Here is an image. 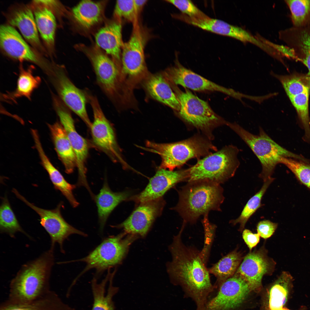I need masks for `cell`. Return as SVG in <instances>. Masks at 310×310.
Masks as SVG:
<instances>
[{
	"label": "cell",
	"mask_w": 310,
	"mask_h": 310,
	"mask_svg": "<svg viewBox=\"0 0 310 310\" xmlns=\"http://www.w3.org/2000/svg\"><path fill=\"white\" fill-rule=\"evenodd\" d=\"M185 226L183 224L169 246L172 259L167 264V271L172 280L182 286L194 299L197 310H206V299L214 286L200 251L186 245L182 241Z\"/></svg>",
	"instance_id": "obj_1"
},
{
	"label": "cell",
	"mask_w": 310,
	"mask_h": 310,
	"mask_svg": "<svg viewBox=\"0 0 310 310\" xmlns=\"http://www.w3.org/2000/svg\"><path fill=\"white\" fill-rule=\"evenodd\" d=\"M53 250L24 265L12 280L8 301L23 304L40 298L50 290L49 279L54 264Z\"/></svg>",
	"instance_id": "obj_2"
},
{
	"label": "cell",
	"mask_w": 310,
	"mask_h": 310,
	"mask_svg": "<svg viewBox=\"0 0 310 310\" xmlns=\"http://www.w3.org/2000/svg\"><path fill=\"white\" fill-rule=\"evenodd\" d=\"M220 184L206 180L188 182L179 192V200L172 209L178 212L183 222L193 224L202 215L211 210L220 211L224 197Z\"/></svg>",
	"instance_id": "obj_3"
},
{
	"label": "cell",
	"mask_w": 310,
	"mask_h": 310,
	"mask_svg": "<svg viewBox=\"0 0 310 310\" xmlns=\"http://www.w3.org/2000/svg\"><path fill=\"white\" fill-rule=\"evenodd\" d=\"M248 146L260 161L262 166L259 177L264 181L271 178L276 165L282 157L294 158L305 162L309 159L281 146L260 128L258 135L250 133L236 123L227 124Z\"/></svg>",
	"instance_id": "obj_4"
},
{
	"label": "cell",
	"mask_w": 310,
	"mask_h": 310,
	"mask_svg": "<svg viewBox=\"0 0 310 310\" xmlns=\"http://www.w3.org/2000/svg\"><path fill=\"white\" fill-rule=\"evenodd\" d=\"M238 148L229 145L198 160L194 165L185 169L188 182L206 180L219 184L233 176L238 168Z\"/></svg>",
	"instance_id": "obj_5"
},
{
	"label": "cell",
	"mask_w": 310,
	"mask_h": 310,
	"mask_svg": "<svg viewBox=\"0 0 310 310\" xmlns=\"http://www.w3.org/2000/svg\"><path fill=\"white\" fill-rule=\"evenodd\" d=\"M138 237L124 231L116 236L109 237L86 256L67 262H82L86 264L72 284H74L80 277L91 269H95L96 275L98 276L106 270L119 264L126 255L130 245Z\"/></svg>",
	"instance_id": "obj_6"
},
{
	"label": "cell",
	"mask_w": 310,
	"mask_h": 310,
	"mask_svg": "<svg viewBox=\"0 0 310 310\" xmlns=\"http://www.w3.org/2000/svg\"><path fill=\"white\" fill-rule=\"evenodd\" d=\"M147 150L159 154L162 161L159 169L173 171L189 159L206 156L216 148L206 139L195 136L185 140L170 143H157L147 141Z\"/></svg>",
	"instance_id": "obj_7"
},
{
	"label": "cell",
	"mask_w": 310,
	"mask_h": 310,
	"mask_svg": "<svg viewBox=\"0 0 310 310\" xmlns=\"http://www.w3.org/2000/svg\"><path fill=\"white\" fill-rule=\"evenodd\" d=\"M172 85L180 105L177 113L185 121L209 135L216 127L226 125L227 122L216 114L206 101L187 89L183 92Z\"/></svg>",
	"instance_id": "obj_8"
},
{
	"label": "cell",
	"mask_w": 310,
	"mask_h": 310,
	"mask_svg": "<svg viewBox=\"0 0 310 310\" xmlns=\"http://www.w3.org/2000/svg\"><path fill=\"white\" fill-rule=\"evenodd\" d=\"M82 48L92 64L99 87L113 103L118 102L121 95V80L117 65L99 48L85 46Z\"/></svg>",
	"instance_id": "obj_9"
},
{
	"label": "cell",
	"mask_w": 310,
	"mask_h": 310,
	"mask_svg": "<svg viewBox=\"0 0 310 310\" xmlns=\"http://www.w3.org/2000/svg\"><path fill=\"white\" fill-rule=\"evenodd\" d=\"M12 192L17 197L34 210L40 216V223L49 235L51 239V249H54L55 244H59L60 250L64 253L63 244L64 241L71 235L77 234L86 237V234L76 228L68 224L64 219L61 213L63 205L60 202L54 209L46 210L39 208L28 201L15 188Z\"/></svg>",
	"instance_id": "obj_10"
},
{
	"label": "cell",
	"mask_w": 310,
	"mask_h": 310,
	"mask_svg": "<svg viewBox=\"0 0 310 310\" xmlns=\"http://www.w3.org/2000/svg\"><path fill=\"white\" fill-rule=\"evenodd\" d=\"M87 96L93 114V121L90 129L94 143L113 160L118 161L126 166L120 155L113 129L104 115L98 98L88 91Z\"/></svg>",
	"instance_id": "obj_11"
},
{
	"label": "cell",
	"mask_w": 310,
	"mask_h": 310,
	"mask_svg": "<svg viewBox=\"0 0 310 310\" xmlns=\"http://www.w3.org/2000/svg\"><path fill=\"white\" fill-rule=\"evenodd\" d=\"M53 75L59 98L90 128L92 123L86 108L88 102L86 90H81L74 84L62 66L55 65L53 69Z\"/></svg>",
	"instance_id": "obj_12"
},
{
	"label": "cell",
	"mask_w": 310,
	"mask_h": 310,
	"mask_svg": "<svg viewBox=\"0 0 310 310\" xmlns=\"http://www.w3.org/2000/svg\"><path fill=\"white\" fill-rule=\"evenodd\" d=\"M0 47L2 53L11 59L32 62L46 70L51 69L49 62L30 46L14 27L8 24L0 26Z\"/></svg>",
	"instance_id": "obj_13"
},
{
	"label": "cell",
	"mask_w": 310,
	"mask_h": 310,
	"mask_svg": "<svg viewBox=\"0 0 310 310\" xmlns=\"http://www.w3.org/2000/svg\"><path fill=\"white\" fill-rule=\"evenodd\" d=\"M56 113L67 134L75 154L78 173L77 185L90 188L87 180L85 163L88 156V146L86 140L77 132L69 109L59 99H54Z\"/></svg>",
	"instance_id": "obj_14"
},
{
	"label": "cell",
	"mask_w": 310,
	"mask_h": 310,
	"mask_svg": "<svg viewBox=\"0 0 310 310\" xmlns=\"http://www.w3.org/2000/svg\"><path fill=\"white\" fill-rule=\"evenodd\" d=\"M137 21L133 23L131 36L122 47L121 78L124 75L131 78L139 77L145 72L146 67L144 50L146 36Z\"/></svg>",
	"instance_id": "obj_15"
},
{
	"label": "cell",
	"mask_w": 310,
	"mask_h": 310,
	"mask_svg": "<svg viewBox=\"0 0 310 310\" xmlns=\"http://www.w3.org/2000/svg\"><path fill=\"white\" fill-rule=\"evenodd\" d=\"M175 65L168 69L166 77L170 83L197 91H217L241 101L244 94L214 83L194 73L176 62Z\"/></svg>",
	"instance_id": "obj_16"
},
{
	"label": "cell",
	"mask_w": 310,
	"mask_h": 310,
	"mask_svg": "<svg viewBox=\"0 0 310 310\" xmlns=\"http://www.w3.org/2000/svg\"><path fill=\"white\" fill-rule=\"evenodd\" d=\"M165 203L162 198L140 203L125 221L112 227L122 228L127 234L144 237L155 219L161 214Z\"/></svg>",
	"instance_id": "obj_17"
},
{
	"label": "cell",
	"mask_w": 310,
	"mask_h": 310,
	"mask_svg": "<svg viewBox=\"0 0 310 310\" xmlns=\"http://www.w3.org/2000/svg\"><path fill=\"white\" fill-rule=\"evenodd\" d=\"M217 294L208 304L206 310H230L238 306L251 290L247 282L235 273L220 285Z\"/></svg>",
	"instance_id": "obj_18"
},
{
	"label": "cell",
	"mask_w": 310,
	"mask_h": 310,
	"mask_svg": "<svg viewBox=\"0 0 310 310\" xmlns=\"http://www.w3.org/2000/svg\"><path fill=\"white\" fill-rule=\"evenodd\" d=\"M33 10L30 6L21 4L11 7L6 14L9 25L17 28L32 47L42 55L48 54L40 40Z\"/></svg>",
	"instance_id": "obj_19"
},
{
	"label": "cell",
	"mask_w": 310,
	"mask_h": 310,
	"mask_svg": "<svg viewBox=\"0 0 310 310\" xmlns=\"http://www.w3.org/2000/svg\"><path fill=\"white\" fill-rule=\"evenodd\" d=\"M185 170L173 171L159 169L150 180L145 189L129 199L141 203L160 198L177 183L187 181Z\"/></svg>",
	"instance_id": "obj_20"
},
{
	"label": "cell",
	"mask_w": 310,
	"mask_h": 310,
	"mask_svg": "<svg viewBox=\"0 0 310 310\" xmlns=\"http://www.w3.org/2000/svg\"><path fill=\"white\" fill-rule=\"evenodd\" d=\"M270 266L264 253L255 251L246 256L235 273L244 279L251 290H257L261 287L263 276L269 271Z\"/></svg>",
	"instance_id": "obj_21"
},
{
	"label": "cell",
	"mask_w": 310,
	"mask_h": 310,
	"mask_svg": "<svg viewBox=\"0 0 310 310\" xmlns=\"http://www.w3.org/2000/svg\"><path fill=\"white\" fill-rule=\"evenodd\" d=\"M122 28L120 21H111L100 29L95 36L97 45L112 57L120 70L121 49L123 44Z\"/></svg>",
	"instance_id": "obj_22"
},
{
	"label": "cell",
	"mask_w": 310,
	"mask_h": 310,
	"mask_svg": "<svg viewBox=\"0 0 310 310\" xmlns=\"http://www.w3.org/2000/svg\"><path fill=\"white\" fill-rule=\"evenodd\" d=\"M30 6L33 10L38 30L48 54L54 53L55 36L57 23L55 16L48 8L33 1Z\"/></svg>",
	"instance_id": "obj_23"
},
{
	"label": "cell",
	"mask_w": 310,
	"mask_h": 310,
	"mask_svg": "<svg viewBox=\"0 0 310 310\" xmlns=\"http://www.w3.org/2000/svg\"><path fill=\"white\" fill-rule=\"evenodd\" d=\"M55 149L68 174L73 172L76 166L75 153L67 134L61 123L48 124Z\"/></svg>",
	"instance_id": "obj_24"
},
{
	"label": "cell",
	"mask_w": 310,
	"mask_h": 310,
	"mask_svg": "<svg viewBox=\"0 0 310 310\" xmlns=\"http://www.w3.org/2000/svg\"><path fill=\"white\" fill-rule=\"evenodd\" d=\"M34 141L42 165L48 173L55 188L61 192L72 207L73 208L78 207L79 203L75 198L73 192L76 186L68 182L60 172L51 163L43 150L40 139L36 138Z\"/></svg>",
	"instance_id": "obj_25"
},
{
	"label": "cell",
	"mask_w": 310,
	"mask_h": 310,
	"mask_svg": "<svg viewBox=\"0 0 310 310\" xmlns=\"http://www.w3.org/2000/svg\"><path fill=\"white\" fill-rule=\"evenodd\" d=\"M130 195V193L126 191L113 192L110 189L106 179L104 180L102 187L94 198L97 207L101 231L103 230L112 212L120 203L127 199Z\"/></svg>",
	"instance_id": "obj_26"
},
{
	"label": "cell",
	"mask_w": 310,
	"mask_h": 310,
	"mask_svg": "<svg viewBox=\"0 0 310 310\" xmlns=\"http://www.w3.org/2000/svg\"><path fill=\"white\" fill-rule=\"evenodd\" d=\"M108 270L105 278L100 282H98L95 276L91 282L93 297V304L92 310H114L113 301L114 296L118 291V288L113 285L115 273Z\"/></svg>",
	"instance_id": "obj_27"
},
{
	"label": "cell",
	"mask_w": 310,
	"mask_h": 310,
	"mask_svg": "<svg viewBox=\"0 0 310 310\" xmlns=\"http://www.w3.org/2000/svg\"><path fill=\"white\" fill-rule=\"evenodd\" d=\"M170 85L163 76L158 74L150 76L144 84L146 90L152 98L178 112L180 105Z\"/></svg>",
	"instance_id": "obj_28"
},
{
	"label": "cell",
	"mask_w": 310,
	"mask_h": 310,
	"mask_svg": "<svg viewBox=\"0 0 310 310\" xmlns=\"http://www.w3.org/2000/svg\"><path fill=\"white\" fill-rule=\"evenodd\" d=\"M105 3L103 1H82L72 9L73 19L81 27L89 29L102 19Z\"/></svg>",
	"instance_id": "obj_29"
},
{
	"label": "cell",
	"mask_w": 310,
	"mask_h": 310,
	"mask_svg": "<svg viewBox=\"0 0 310 310\" xmlns=\"http://www.w3.org/2000/svg\"><path fill=\"white\" fill-rule=\"evenodd\" d=\"M0 310H74L64 303L55 292L50 290L42 297L30 303H16L8 301L1 305Z\"/></svg>",
	"instance_id": "obj_30"
},
{
	"label": "cell",
	"mask_w": 310,
	"mask_h": 310,
	"mask_svg": "<svg viewBox=\"0 0 310 310\" xmlns=\"http://www.w3.org/2000/svg\"><path fill=\"white\" fill-rule=\"evenodd\" d=\"M293 278L288 272H283L270 288L268 298L270 310H281L292 287Z\"/></svg>",
	"instance_id": "obj_31"
},
{
	"label": "cell",
	"mask_w": 310,
	"mask_h": 310,
	"mask_svg": "<svg viewBox=\"0 0 310 310\" xmlns=\"http://www.w3.org/2000/svg\"><path fill=\"white\" fill-rule=\"evenodd\" d=\"M241 259V254L235 250L222 257L208 269L210 274H212L216 278L217 285L220 286L235 274Z\"/></svg>",
	"instance_id": "obj_32"
},
{
	"label": "cell",
	"mask_w": 310,
	"mask_h": 310,
	"mask_svg": "<svg viewBox=\"0 0 310 310\" xmlns=\"http://www.w3.org/2000/svg\"><path fill=\"white\" fill-rule=\"evenodd\" d=\"M289 47L293 59L303 63L310 76V28L297 33L291 40Z\"/></svg>",
	"instance_id": "obj_33"
},
{
	"label": "cell",
	"mask_w": 310,
	"mask_h": 310,
	"mask_svg": "<svg viewBox=\"0 0 310 310\" xmlns=\"http://www.w3.org/2000/svg\"><path fill=\"white\" fill-rule=\"evenodd\" d=\"M30 69H21L16 90L8 94L7 99L14 100L22 97L30 98L32 92L40 84V80L38 77L34 76Z\"/></svg>",
	"instance_id": "obj_34"
},
{
	"label": "cell",
	"mask_w": 310,
	"mask_h": 310,
	"mask_svg": "<svg viewBox=\"0 0 310 310\" xmlns=\"http://www.w3.org/2000/svg\"><path fill=\"white\" fill-rule=\"evenodd\" d=\"M0 230L11 237L18 232L30 237L20 226L6 196L2 198L0 207Z\"/></svg>",
	"instance_id": "obj_35"
},
{
	"label": "cell",
	"mask_w": 310,
	"mask_h": 310,
	"mask_svg": "<svg viewBox=\"0 0 310 310\" xmlns=\"http://www.w3.org/2000/svg\"><path fill=\"white\" fill-rule=\"evenodd\" d=\"M274 180L273 178L271 177L264 181L260 189L247 202L239 216L235 219L230 220V223L234 225L239 223L240 225L239 230L242 231L250 218L262 206V198Z\"/></svg>",
	"instance_id": "obj_36"
},
{
	"label": "cell",
	"mask_w": 310,
	"mask_h": 310,
	"mask_svg": "<svg viewBox=\"0 0 310 310\" xmlns=\"http://www.w3.org/2000/svg\"><path fill=\"white\" fill-rule=\"evenodd\" d=\"M271 74L280 81L289 98L309 91L310 77L297 75H280L272 71Z\"/></svg>",
	"instance_id": "obj_37"
},
{
	"label": "cell",
	"mask_w": 310,
	"mask_h": 310,
	"mask_svg": "<svg viewBox=\"0 0 310 310\" xmlns=\"http://www.w3.org/2000/svg\"><path fill=\"white\" fill-rule=\"evenodd\" d=\"M293 26L301 27L310 24V0H286Z\"/></svg>",
	"instance_id": "obj_38"
},
{
	"label": "cell",
	"mask_w": 310,
	"mask_h": 310,
	"mask_svg": "<svg viewBox=\"0 0 310 310\" xmlns=\"http://www.w3.org/2000/svg\"><path fill=\"white\" fill-rule=\"evenodd\" d=\"M280 163L286 166L301 183L310 189V162L292 158L282 157Z\"/></svg>",
	"instance_id": "obj_39"
},
{
	"label": "cell",
	"mask_w": 310,
	"mask_h": 310,
	"mask_svg": "<svg viewBox=\"0 0 310 310\" xmlns=\"http://www.w3.org/2000/svg\"><path fill=\"white\" fill-rule=\"evenodd\" d=\"M216 33L234 38L241 41L251 43L255 40L254 36L243 28L220 20L215 29Z\"/></svg>",
	"instance_id": "obj_40"
},
{
	"label": "cell",
	"mask_w": 310,
	"mask_h": 310,
	"mask_svg": "<svg viewBox=\"0 0 310 310\" xmlns=\"http://www.w3.org/2000/svg\"><path fill=\"white\" fill-rule=\"evenodd\" d=\"M113 14L115 17L119 21L123 19L134 23L137 20L133 0L117 1Z\"/></svg>",
	"instance_id": "obj_41"
},
{
	"label": "cell",
	"mask_w": 310,
	"mask_h": 310,
	"mask_svg": "<svg viewBox=\"0 0 310 310\" xmlns=\"http://www.w3.org/2000/svg\"><path fill=\"white\" fill-rule=\"evenodd\" d=\"M202 223L204 232V244L202 249L200 251V253L202 259L206 264L214 238L216 227L209 222L208 214L204 215Z\"/></svg>",
	"instance_id": "obj_42"
},
{
	"label": "cell",
	"mask_w": 310,
	"mask_h": 310,
	"mask_svg": "<svg viewBox=\"0 0 310 310\" xmlns=\"http://www.w3.org/2000/svg\"><path fill=\"white\" fill-rule=\"evenodd\" d=\"M166 1L174 5L182 12V14L190 18H199L206 14L191 1L167 0Z\"/></svg>",
	"instance_id": "obj_43"
},
{
	"label": "cell",
	"mask_w": 310,
	"mask_h": 310,
	"mask_svg": "<svg viewBox=\"0 0 310 310\" xmlns=\"http://www.w3.org/2000/svg\"><path fill=\"white\" fill-rule=\"evenodd\" d=\"M278 224L269 220H264L259 221L257 226V233L264 239L270 237L276 229Z\"/></svg>",
	"instance_id": "obj_44"
},
{
	"label": "cell",
	"mask_w": 310,
	"mask_h": 310,
	"mask_svg": "<svg viewBox=\"0 0 310 310\" xmlns=\"http://www.w3.org/2000/svg\"><path fill=\"white\" fill-rule=\"evenodd\" d=\"M243 239L250 250L255 246L259 241L260 236L258 233H253L248 229L243 230Z\"/></svg>",
	"instance_id": "obj_45"
},
{
	"label": "cell",
	"mask_w": 310,
	"mask_h": 310,
	"mask_svg": "<svg viewBox=\"0 0 310 310\" xmlns=\"http://www.w3.org/2000/svg\"><path fill=\"white\" fill-rule=\"evenodd\" d=\"M134 6L137 15L138 16L140 12L147 1L146 0H133Z\"/></svg>",
	"instance_id": "obj_46"
},
{
	"label": "cell",
	"mask_w": 310,
	"mask_h": 310,
	"mask_svg": "<svg viewBox=\"0 0 310 310\" xmlns=\"http://www.w3.org/2000/svg\"><path fill=\"white\" fill-rule=\"evenodd\" d=\"M281 310H290L287 308L283 307Z\"/></svg>",
	"instance_id": "obj_47"
}]
</instances>
